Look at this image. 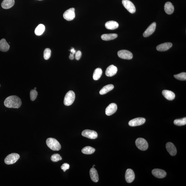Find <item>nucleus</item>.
<instances>
[{"label":"nucleus","mask_w":186,"mask_h":186,"mask_svg":"<svg viewBox=\"0 0 186 186\" xmlns=\"http://www.w3.org/2000/svg\"><path fill=\"white\" fill-rule=\"evenodd\" d=\"M21 99L16 95H11L7 97L4 102L5 106L8 108L18 109L21 107Z\"/></svg>","instance_id":"nucleus-1"},{"label":"nucleus","mask_w":186,"mask_h":186,"mask_svg":"<svg viewBox=\"0 0 186 186\" xmlns=\"http://www.w3.org/2000/svg\"><path fill=\"white\" fill-rule=\"evenodd\" d=\"M46 144L51 150L58 151L60 150L61 146L57 140L53 138H48L46 140Z\"/></svg>","instance_id":"nucleus-2"},{"label":"nucleus","mask_w":186,"mask_h":186,"mask_svg":"<svg viewBox=\"0 0 186 186\" xmlns=\"http://www.w3.org/2000/svg\"><path fill=\"white\" fill-rule=\"evenodd\" d=\"M75 98V95L74 92L71 90L68 91L65 97L64 105L66 106L71 105L74 101Z\"/></svg>","instance_id":"nucleus-3"},{"label":"nucleus","mask_w":186,"mask_h":186,"mask_svg":"<svg viewBox=\"0 0 186 186\" xmlns=\"http://www.w3.org/2000/svg\"><path fill=\"white\" fill-rule=\"evenodd\" d=\"M20 155L17 153L9 154L5 159V163L7 165H13L17 161Z\"/></svg>","instance_id":"nucleus-4"},{"label":"nucleus","mask_w":186,"mask_h":186,"mask_svg":"<svg viewBox=\"0 0 186 186\" xmlns=\"http://www.w3.org/2000/svg\"><path fill=\"white\" fill-rule=\"evenodd\" d=\"M135 144L139 149L142 151L147 150L148 147V144L147 141L142 138H138L135 141Z\"/></svg>","instance_id":"nucleus-5"},{"label":"nucleus","mask_w":186,"mask_h":186,"mask_svg":"<svg viewBox=\"0 0 186 186\" xmlns=\"http://www.w3.org/2000/svg\"><path fill=\"white\" fill-rule=\"evenodd\" d=\"M122 3L124 7L126 8L129 12L131 14H133L135 12V6L129 0H122Z\"/></svg>","instance_id":"nucleus-6"},{"label":"nucleus","mask_w":186,"mask_h":186,"mask_svg":"<svg viewBox=\"0 0 186 186\" xmlns=\"http://www.w3.org/2000/svg\"><path fill=\"white\" fill-rule=\"evenodd\" d=\"M75 9L74 8H70L65 12L63 17L67 21H71L75 17Z\"/></svg>","instance_id":"nucleus-7"},{"label":"nucleus","mask_w":186,"mask_h":186,"mask_svg":"<svg viewBox=\"0 0 186 186\" xmlns=\"http://www.w3.org/2000/svg\"><path fill=\"white\" fill-rule=\"evenodd\" d=\"M119 57L124 59L130 60L133 58V55L130 51L125 50L119 51L118 53Z\"/></svg>","instance_id":"nucleus-8"},{"label":"nucleus","mask_w":186,"mask_h":186,"mask_svg":"<svg viewBox=\"0 0 186 186\" xmlns=\"http://www.w3.org/2000/svg\"><path fill=\"white\" fill-rule=\"evenodd\" d=\"M83 136L91 139H94L98 137V134L94 131L90 130H85L82 132Z\"/></svg>","instance_id":"nucleus-9"},{"label":"nucleus","mask_w":186,"mask_h":186,"mask_svg":"<svg viewBox=\"0 0 186 186\" xmlns=\"http://www.w3.org/2000/svg\"><path fill=\"white\" fill-rule=\"evenodd\" d=\"M145 119L143 118H138L130 120L129 122V125L131 127L139 126L145 123Z\"/></svg>","instance_id":"nucleus-10"},{"label":"nucleus","mask_w":186,"mask_h":186,"mask_svg":"<svg viewBox=\"0 0 186 186\" xmlns=\"http://www.w3.org/2000/svg\"><path fill=\"white\" fill-rule=\"evenodd\" d=\"M117 110V106L116 104L111 103L105 109V113L108 116H110L115 113Z\"/></svg>","instance_id":"nucleus-11"},{"label":"nucleus","mask_w":186,"mask_h":186,"mask_svg":"<svg viewBox=\"0 0 186 186\" xmlns=\"http://www.w3.org/2000/svg\"><path fill=\"white\" fill-rule=\"evenodd\" d=\"M125 179L127 182L128 183H131L135 179V174L132 169H129L126 170L125 174Z\"/></svg>","instance_id":"nucleus-12"},{"label":"nucleus","mask_w":186,"mask_h":186,"mask_svg":"<svg viewBox=\"0 0 186 186\" xmlns=\"http://www.w3.org/2000/svg\"><path fill=\"white\" fill-rule=\"evenodd\" d=\"M156 27V23L155 22L152 23L145 30V32L143 33V36L145 37H147L150 36L155 32Z\"/></svg>","instance_id":"nucleus-13"},{"label":"nucleus","mask_w":186,"mask_h":186,"mask_svg":"<svg viewBox=\"0 0 186 186\" xmlns=\"http://www.w3.org/2000/svg\"><path fill=\"white\" fill-rule=\"evenodd\" d=\"M152 172L154 176L158 178H163L167 175V173L162 169H155L152 171Z\"/></svg>","instance_id":"nucleus-14"},{"label":"nucleus","mask_w":186,"mask_h":186,"mask_svg":"<svg viewBox=\"0 0 186 186\" xmlns=\"http://www.w3.org/2000/svg\"><path fill=\"white\" fill-rule=\"evenodd\" d=\"M117 71L118 69L117 67L113 65H111L107 68L105 71V75L109 77H113L116 74Z\"/></svg>","instance_id":"nucleus-15"},{"label":"nucleus","mask_w":186,"mask_h":186,"mask_svg":"<svg viewBox=\"0 0 186 186\" xmlns=\"http://www.w3.org/2000/svg\"><path fill=\"white\" fill-rule=\"evenodd\" d=\"M166 147L167 151L170 155L175 156L177 153V149L173 143L171 142H168L166 145Z\"/></svg>","instance_id":"nucleus-16"},{"label":"nucleus","mask_w":186,"mask_h":186,"mask_svg":"<svg viewBox=\"0 0 186 186\" xmlns=\"http://www.w3.org/2000/svg\"><path fill=\"white\" fill-rule=\"evenodd\" d=\"M172 46V44L171 43H165L159 45L157 47V51H164L170 49Z\"/></svg>","instance_id":"nucleus-17"},{"label":"nucleus","mask_w":186,"mask_h":186,"mask_svg":"<svg viewBox=\"0 0 186 186\" xmlns=\"http://www.w3.org/2000/svg\"><path fill=\"white\" fill-rule=\"evenodd\" d=\"M15 3L14 0H3L1 6L3 9H8L12 7Z\"/></svg>","instance_id":"nucleus-18"},{"label":"nucleus","mask_w":186,"mask_h":186,"mask_svg":"<svg viewBox=\"0 0 186 186\" xmlns=\"http://www.w3.org/2000/svg\"><path fill=\"white\" fill-rule=\"evenodd\" d=\"M10 46L5 39L0 40V51L6 52L9 50Z\"/></svg>","instance_id":"nucleus-19"},{"label":"nucleus","mask_w":186,"mask_h":186,"mask_svg":"<svg viewBox=\"0 0 186 186\" xmlns=\"http://www.w3.org/2000/svg\"><path fill=\"white\" fill-rule=\"evenodd\" d=\"M90 175L91 180L94 182H97L98 181L99 178L98 172L94 167H93L90 169Z\"/></svg>","instance_id":"nucleus-20"},{"label":"nucleus","mask_w":186,"mask_h":186,"mask_svg":"<svg viewBox=\"0 0 186 186\" xmlns=\"http://www.w3.org/2000/svg\"><path fill=\"white\" fill-rule=\"evenodd\" d=\"M162 93L164 97L169 100H172L175 98V93L170 90H164L162 91Z\"/></svg>","instance_id":"nucleus-21"},{"label":"nucleus","mask_w":186,"mask_h":186,"mask_svg":"<svg viewBox=\"0 0 186 186\" xmlns=\"http://www.w3.org/2000/svg\"><path fill=\"white\" fill-rule=\"evenodd\" d=\"M118 23L114 21H110L105 23V27L107 29L114 30L119 27Z\"/></svg>","instance_id":"nucleus-22"},{"label":"nucleus","mask_w":186,"mask_h":186,"mask_svg":"<svg viewBox=\"0 0 186 186\" xmlns=\"http://www.w3.org/2000/svg\"><path fill=\"white\" fill-rule=\"evenodd\" d=\"M165 11L167 14H172L174 11V7L172 3L167 2L165 5Z\"/></svg>","instance_id":"nucleus-23"},{"label":"nucleus","mask_w":186,"mask_h":186,"mask_svg":"<svg viewBox=\"0 0 186 186\" xmlns=\"http://www.w3.org/2000/svg\"><path fill=\"white\" fill-rule=\"evenodd\" d=\"M118 35L116 33L103 34L101 36V38L103 41H109L113 40L118 37Z\"/></svg>","instance_id":"nucleus-24"},{"label":"nucleus","mask_w":186,"mask_h":186,"mask_svg":"<svg viewBox=\"0 0 186 186\" xmlns=\"http://www.w3.org/2000/svg\"><path fill=\"white\" fill-rule=\"evenodd\" d=\"M114 85L112 84H109L105 85L102 89L100 90L99 93L100 95H103L108 93L114 88Z\"/></svg>","instance_id":"nucleus-25"},{"label":"nucleus","mask_w":186,"mask_h":186,"mask_svg":"<svg viewBox=\"0 0 186 186\" xmlns=\"http://www.w3.org/2000/svg\"><path fill=\"white\" fill-rule=\"evenodd\" d=\"M103 71L101 69L97 68L95 70L93 75V79L95 80H97L99 79L102 76Z\"/></svg>","instance_id":"nucleus-26"},{"label":"nucleus","mask_w":186,"mask_h":186,"mask_svg":"<svg viewBox=\"0 0 186 186\" xmlns=\"http://www.w3.org/2000/svg\"><path fill=\"white\" fill-rule=\"evenodd\" d=\"M95 149L93 147L90 146L85 147L81 150L82 153L85 155H91L94 153L95 151Z\"/></svg>","instance_id":"nucleus-27"},{"label":"nucleus","mask_w":186,"mask_h":186,"mask_svg":"<svg viewBox=\"0 0 186 186\" xmlns=\"http://www.w3.org/2000/svg\"><path fill=\"white\" fill-rule=\"evenodd\" d=\"M45 28L44 25L40 24L38 25L35 30V34L37 36H40L44 33Z\"/></svg>","instance_id":"nucleus-28"},{"label":"nucleus","mask_w":186,"mask_h":186,"mask_svg":"<svg viewBox=\"0 0 186 186\" xmlns=\"http://www.w3.org/2000/svg\"><path fill=\"white\" fill-rule=\"evenodd\" d=\"M174 123L177 126H181L185 125L186 124V118L185 117L182 119L175 120L174 121Z\"/></svg>","instance_id":"nucleus-29"},{"label":"nucleus","mask_w":186,"mask_h":186,"mask_svg":"<svg viewBox=\"0 0 186 186\" xmlns=\"http://www.w3.org/2000/svg\"><path fill=\"white\" fill-rule=\"evenodd\" d=\"M175 77L177 80H182V81H185L186 80V73H182L179 74L175 75L174 76Z\"/></svg>","instance_id":"nucleus-30"},{"label":"nucleus","mask_w":186,"mask_h":186,"mask_svg":"<svg viewBox=\"0 0 186 186\" xmlns=\"http://www.w3.org/2000/svg\"><path fill=\"white\" fill-rule=\"evenodd\" d=\"M51 55V51L49 48H46L45 50L43 53V57L45 59L47 60L49 59Z\"/></svg>","instance_id":"nucleus-31"},{"label":"nucleus","mask_w":186,"mask_h":186,"mask_svg":"<svg viewBox=\"0 0 186 186\" xmlns=\"http://www.w3.org/2000/svg\"><path fill=\"white\" fill-rule=\"evenodd\" d=\"M62 159L61 157L58 154H53L51 157V160L53 162H57Z\"/></svg>","instance_id":"nucleus-32"},{"label":"nucleus","mask_w":186,"mask_h":186,"mask_svg":"<svg viewBox=\"0 0 186 186\" xmlns=\"http://www.w3.org/2000/svg\"><path fill=\"white\" fill-rule=\"evenodd\" d=\"M38 95V93L36 90H32L30 92V98L31 101H33L36 99Z\"/></svg>","instance_id":"nucleus-33"},{"label":"nucleus","mask_w":186,"mask_h":186,"mask_svg":"<svg viewBox=\"0 0 186 186\" xmlns=\"http://www.w3.org/2000/svg\"><path fill=\"white\" fill-rule=\"evenodd\" d=\"M61 167L62 170L65 172L67 170L69 169L70 165L68 163H65L62 165Z\"/></svg>","instance_id":"nucleus-34"},{"label":"nucleus","mask_w":186,"mask_h":186,"mask_svg":"<svg viewBox=\"0 0 186 186\" xmlns=\"http://www.w3.org/2000/svg\"><path fill=\"white\" fill-rule=\"evenodd\" d=\"M82 56V53L80 51H78L76 53L75 55V58L77 60H79L80 58H81Z\"/></svg>","instance_id":"nucleus-35"},{"label":"nucleus","mask_w":186,"mask_h":186,"mask_svg":"<svg viewBox=\"0 0 186 186\" xmlns=\"http://www.w3.org/2000/svg\"><path fill=\"white\" fill-rule=\"evenodd\" d=\"M70 51L71 52V53L73 55H74L75 53H76V51H75V49L73 48H72L70 50Z\"/></svg>","instance_id":"nucleus-36"},{"label":"nucleus","mask_w":186,"mask_h":186,"mask_svg":"<svg viewBox=\"0 0 186 186\" xmlns=\"http://www.w3.org/2000/svg\"><path fill=\"white\" fill-rule=\"evenodd\" d=\"M69 58L71 60H73L74 59V55L73 54H72V53H70V55L69 56Z\"/></svg>","instance_id":"nucleus-37"},{"label":"nucleus","mask_w":186,"mask_h":186,"mask_svg":"<svg viewBox=\"0 0 186 186\" xmlns=\"http://www.w3.org/2000/svg\"><path fill=\"white\" fill-rule=\"evenodd\" d=\"M36 87L34 89L35 90H36Z\"/></svg>","instance_id":"nucleus-38"},{"label":"nucleus","mask_w":186,"mask_h":186,"mask_svg":"<svg viewBox=\"0 0 186 186\" xmlns=\"http://www.w3.org/2000/svg\"><path fill=\"white\" fill-rule=\"evenodd\" d=\"M95 165H94L93 166V167H95Z\"/></svg>","instance_id":"nucleus-39"},{"label":"nucleus","mask_w":186,"mask_h":186,"mask_svg":"<svg viewBox=\"0 0 186 186\" xmlns=\"http://www.w3.org/2000/svg\"><path fill=\"white\" fill-rule=\"evenodd\" d=\"M39 1H41V0H39Z\"/></svg>","instance_id":"nucleus-40"},{"label":"nucleus","mask_w":186,"mask_h":186,"mask_svg":"<svg viewBox=\"0 0 186 186\" xmlns=\"http://www.w3.org/2000/svg\"><path fill=\"white\" fill-rule=\"evenodd\" d=\"M0 86H1V85H0Z\"/></svg>","instance_id":"nucleus-41"}]
</instances>
